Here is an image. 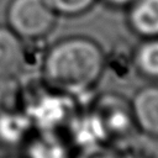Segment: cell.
Returning a JSON list of instances; mask_svg holds the SVG:
<instances>
[{
  "mask_svg": "<svg viewBox=\"0 0 158 158\" xmlns=\"http://www.w3.org/2000/svg\"><path fill=\"white\" fill-rule=\"evenodd\" d=\"M105 69V52L86 36L63 37L47 48L41 60L42 79L74 96L80 105L85 96H90Z\"/></svg>",
  "mask_w": 158,
  "mask_h": 158,
  "instance_id": "6da1fadb",
  "label": "cell"
},
{
  "mask_svg": "<svg viewBox=\"0 0 158 158\" xmlns=\"http://www.w3.org/2000/svg\"><path fill=\"white\" fill-rule=\"evenodd\" d=\"M80 106L74 96L51 86L42 77L22 81V110L36 130L63 131Z\"/></svg>",
  "mask_w": 158,
  "mask_h": 158,
  "instance_id": "7a4b0ae2",
  "label": "cell"
},
{
  "mask_svg": "<svg viewBox=\"0 0 158 158\" xmlns=\"http://www.w3.org/2000/svg\"><path fill=\"white\" fill-rule=\"evenodd\" d=\"M5 17L9 28L23 41L33 43L48 36L58 20L46 0H10Z\"/></svg>",
  "mask_w": 158,
  "mask_h": 158,
  "instance_id": "3957f363",
  "label": "cell"
},
{
  "mask_svg": "<svg viewBox=\"0 0 158 158\" xmlns=\"http://www.w3.org/2000/svg\"><path fill=\"white\" fill-rule=\"evenodd\" d=\"M73 149L109 143L110 138L101 120L91 106H80L63 130Z\"/></svg>",
  "mask_w": 158,
  "mask_h": 158,
  "instance_id": "277c9868",
  "label": "cell"
},
{
  "mask_svg": "<svg viewBox=\"0 0 158 158\" xmlns=\"http://www.w3.org/2000/svg\"><path fill=\"white\" fill-rule=\"evenodd\" d=\"M90 106L101 120L110 139L122 137L131 125H135L130 104L118 95L104 94L96 96Z\"/></svg>",
  "mask_w": 158,
  "mask_h": 158,
  "instance_id": "5b68a950",
  "label": "cell"
},
{
  "mask_svg": "<svg viewBox=\"0 0 158 158\" xmlns=\"http://www.w3.org/2000/svg\"><path fill=\"white\" fill-rule=\"evenodd\" d=\"M21 152L22 158H72L74 149L63 131L35 130Z\"/></svg>",
  "mask_w": 158,
  "mask_h": 158,
  "instance_id": "8992f818",
  "label": "cell"
},
{
  "mask_svg": "<svg viewBox=\"0 0 158 158\" xmlns=\"http://www.w3.org/2000/svg\"><path fill=\"white\" fill-rule=\"evenodd\" d=\"M27 63V42L6 25H0V75L20 77Z\"/></svg>",
  "mask_w": 158,
  "mask_h": 158,
  "instance_id": "52a82bcc",
  "label": "cell"
},
{
  "mask_svg": "<svg viewBox=\"0 0 158 158\" xmlns=\"http://www.w3.org/2000/svg\"><path fill=\"white\" fill-rule=\"evenodd\" d=\"M130 106L133 123L147 136L158 139V86L148 85L139 89Z\"/></svg>",
  "mask_w": 158,
  "mask_h": 158,
  "instance_id": "ba28073f",
  "label": "cell"
},
{
  "mask_svg": "<svg viewBox=\"0 0 158 158\" xmlns=\"http://www.w3.org/2000/svg\"><path fill=\"white\" fill-rule=\"evenodd\" d=\"M35 126L27 114L21 109L0 112V147L6 149H21Z\"/></svg>",
  "mask_w": 158,
  "mask_h": 158,
  "instance_id": "9c48e42d",
  "label": "cell"
},
{
  "mask_svg": "<svg viewBox=\"0 0 158 158\" xmlns=\"http://www.w3.org/2000/svg\"><path fill=\"white\" fill-rule=\"evenodd\" d=\"M127 9V22L136 35L158 37V0H135Z\"/></svg>",
  "mask_w": 158,
  "mask_h": 158,
  "instance_id": "30bf717a",
  "label": "cell"
},
{
  "mask_svg": "<svg viewBox=\"0 0 158 158\" xmlns=\"http://www.w3.org/2000/svg\"><path fill=\"white\" fill-rule=\"evenodd\" d=\"M133 63L143 77L158 79V37L146 38L138 46L133 56Z\"/></svg>",
  "mask_w": 158,
  "mask_h": 158,
  "instance_id": "8fae6325",
  "label": "cell"
},
{
  "mask_svg": "<svg viewBox=\"0 0 158 158\" xmlns=\"http://www.w3.org/2000/svg\"><path fill=\"white\" fill-rule=\"evenodd\" d=\"M22 107V81L20 77L0 75V112Z\"/></svg>",
  "mask_w": 158,
  "mask_h": 158,
  "instance_id": "7c38bea8",
  "label": "cell"
},
{
  "mask_svg": "<svg viewBox=\"0 0 158 158\" xmlns=\"http://www.w3.org/2000/svg\"><path fill=\"white\" fill-rule=\"evenodd\" d=\"M58 16L77 17L93 9L98 0H46Z\"/></svg>",
  "mask_w": 158,
  "mask_h": 158,
  "instance_id": "4fadbf2b",
  "label": "cell"
},
{
  "mask_svg": "<svg viewBox=\"0 0 158 158\" xmlns=\"http://www.w3.org/2000/svg\"><path fill=\"white\" fill-rule=\"evenodd\" d=\"M121 154L109 143L94 144L75 149L72 158H120Z\"/></svg>",
  "mask_w": 158,
  "mask_h": 158,
  "instance_id": "5bb4252c",
  "label": "cell"
},
{
  "mask_svg": "<svg viewBox=\"0 0 158 158\" xmlns=\"http://www.w3.org/2000/svg\"><path fill=\"white\" fill-rule=\"evenodd\" d=\"M101 1L115 9H123V7L127 9L135 0H101Z\"/></svg>",
  "mask_w": 158,
  "mask_h": 158,
  "instance_id": "9a60e30c",
  "label": "cell"
},
{
  "mask_svg": "<svg viewBox=\"0 0 158 158\" xmlns=\"http://www.w3.org/2000/svg\"><path fill=\"white\" fill-rule=\"evenodd\" d=\"M120 158H143V157H138V156H135V154H121Z\"/></svg>",
  "mask_w": 158,
  "mask_h": 158,
  "instance_id": "2e32d148",
  "label": "cell"
},
{
  "mask_svg": "<svg viewBox=\"0 0 158 158\" xmlns=\"http://www.w3.org/2000/svg\"><path fill=\"white\" fill-rule=\"evenodd\" d=\"M6 158H22V157H6Z\"/></svg>",
  "mask_w": 158,
  "mask_h": 158,
  "instance_id": "e0dca14e",
  "label": "cell"
}]
</instances>
